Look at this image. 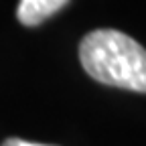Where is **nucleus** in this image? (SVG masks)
<instances>
[{
    "label": "nucleus",
    "mask_w": 146,
    "mask_h": 146,
    "mask_svg": "<svg viewBox=\"0 0 146 146\" xmlns=\"http://www.w3.org/2000/svg\"><path fill=\"white\" fill-rule=\"evenodd\" d=\"M85 73L104 85L146 94V49L114 29H98L79 43Z\"/></svg>",
    "instance_id": "1"
},
{
    "label": "nucleus",
    "mask_w": 146,
    "mask_h": 146,
    "mask_svg": "<svg viewBox=\"0 0 146 146\" xmlns=\"http://www.w3.org/2000/svg\"><path fill=\"white\" fill-rule=\"evenodd\" d=\"M67 2L69 0H21L16 18L25 27H36L51 18L55 12H59Z\"/></svg>",
    "instance_id": "2"
},
{
    "label": "nucleus",
    "mask_w": 146,
    "mask_h": 146,
    "mask_svg": "<svg viewBox=\"0 0 146 146\" xmlns=\"http://www.w3.org/2000/svg\"><path fill=\"white\" fill-rule=\"evenodd\" d=\"M2 146H51V144H36V142H27L21 138H8Z\"/></svg>",
    "instance_id": "3"
}]
</instances>
